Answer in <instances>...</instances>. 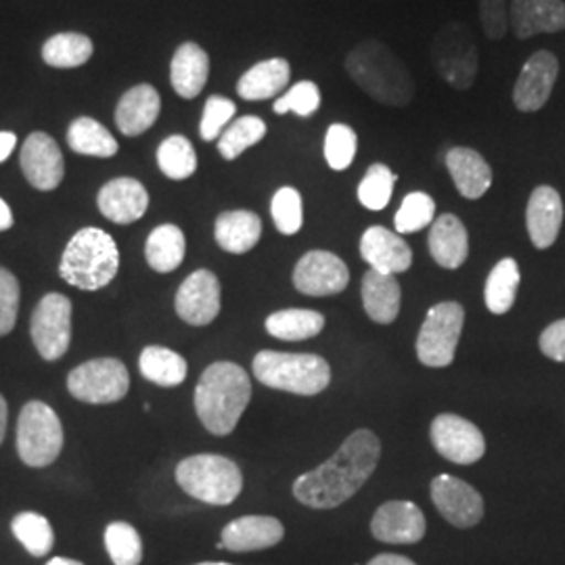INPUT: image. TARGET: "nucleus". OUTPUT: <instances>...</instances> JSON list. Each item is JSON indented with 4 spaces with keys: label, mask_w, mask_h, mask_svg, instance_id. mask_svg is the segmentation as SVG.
<instances>
[{
    "label": "nucleus",
    "mask_w": 565,
    "mask_h": 565,
    "mask_svg": "<svg viewBox=\"0 0 565 565\" xmlns=\"http://www.w3.org/2000/svg\"><path fill=\"white\" fill-rule=\"evenodd\" d=\"M434 221H436V203L427 193L415 191L404 198L401 210L394 216V226H396V233L408 235V233L422 231Z\"/></svg>",
    "instance_id": "obj_43"
},
{
    "label": "nucleus",
    "mask_w": 565,
    "mask_h": 565,
    "mask_svg": "<svg viewBox=\"0 0 565 565\" xmlns=\"http://www.w3.org/2000/svg\"><path fill=\"white\" fill-rule=\"evenodd\" d=\"M270 214L277 231L282 235H296L303 223L302 195L294 186H281L270 202Z\"/></svg>",
    "instance_id": "obj_44"
},
{
    "label": "nucleus",
    "mask_w": 565,
    "mask_h": 565,
    "mask_svg": "<svg viewBox=\"0 0 565 565\" xmlns=\"http://www.w3.org/2000/svg\"><path fill=\"white\" fill-rule=\"evenodd\" d=\"M482 30L490 41H503L509 30L507 0H478Z\"/></svg>",
    "instance_id": "obj_48"
},
{
    "label": "nucleus",
    "mask_w": 565,
    "mask_h": 565,
    "mask_svg": "<svg viewBox=\"0 0 565 565\" xmlns=\"http://www.w3.org/2000/svg\"><path fill=\"white\" fill-rule=\"evenodd\" d=\"M254 375L266 387L300 396L321 394L331 382L329 363L306 352L263 350L254 359Z\"/></svg>",
    "instance_id": "obj_5"
},
{
    "label": "nucleus",
    "mask_w": 565,
    "mask_h": 565,
    "mask_svg": "<svg viewBox=\"0 0 565 565\" xmlns=\"http://www.w3.org/2000/svg\"><path fill=\"white\" fill-rule=\"evenodd\" d=\"M345 74L364 95L387 107H406L415 99V81L404 61L380 41L359 42L343 61Z\"/></svg>",
    "instance_id": "obj_2"
},
{
    "label": "nucleus",
    "mask_w": 565,
    "mask_h": 565,
    "mask_svg": "<svg viewBox=\"0 0 565 565\" xmlns=\"http://www.w3.org/2000/svg\"><path fill=\"white\" fill-rule=\"evenodd\" d=\"M266 137V121L260 120L258 116H243L228 124L218 139V151L224 160L233 162L247 151L249 147L258 145Z\"/></svg>",
    "instance_id": "obj_38"
},
{
    "label": "nucleus",
    "mask_w": 565,
    "mask_h": 565,
    "mask_svg": "<svg viewBox=\"0 0 565 565\" xmlns=\"http://www.w3.org/2000/svg\"><path fill=\"white\" fill-rule=\"evenodd\" d=\"M361 256L373 270L384 275L404 273L413 264V252L408 243L404 242L398 233H392L385 226H371L364 231Z\"/></svg>",
    "instance_id": "obj_22"
},
{
    "label": "nucleus",
    "mask_w": 565,
    "mask_h": 565,
    "mask_svg": "<svg viewBox=\"0 0 565 565\" xmlns=\"http://www.w3.org/2000/svg\"><path fill=\"white\" fill-rule=\"evenodd\" d=\"M465 310L461 303H436L425 317L417 338V359L425 366H448L455 361V352L463 331Z\"/></svg>",
    "instance_id": "obj_9"
},
{
    "label": "nucleus",
    "mask_w": 565,
    "mask_h": 565,
    "mask_svg": "<svg viewBox=\"0 0 565 565\" xmlns=\"http://www.w3.org/2000/svg\"><path fill=\"white\" fill-rule=\"evenodd\" d=\"M539 345L546 359L565 364V319L548 324L541 333Z\"/></svg>",
    "instance_id": "obj_49"
},
{
    "label": "nucleus",
    "mask_w": 565,
    "mask_h": 565,
    "mask_svg": "<svg viewBox=\"0 0 565 565\" xmlns=\"http://www.w3.org/2000/svg\"><path fill=\"white\" fill-rule=\"evenodd\" d=\"M380 438L359 429L345 438L327 463L308 471L294 482V497L310 509H335L352 499L380 463Z\"/></svg>",
    "instance_id": "obj_1"
},
{
    "label": "nucleus",
    "mask_w": 565,
    "mask_h": 565,
    "mask_svg": "<svg viewBox=\"0 0 565 565\" xmlns=\"http://www.w3.org/2000/svg\"><path fill=\"white\" fill-rule=\"evenodd\" d=\"M252 401L249 375L239 364H210L195 387V411L203 427L214 436H228Z\"/></svg>",
    "instance_id": "obj_3"
},
{
    "label": "nucleus",
    "mask_w": 565,
    "mask_h": 565,
    "mask_svg": "<svg viewBox=\"0 0 565 565\" xmlns=\"http://www.w3.org/2000/svg\"><path fill=\"white\" fill-rule=\"evenodd\" d=\"M291 81V65L289 61L275 57V60L260 61L249 67L237 82V95L245 102H266L275 99L287 88Z\"/></svg>",
    "instance_id": "obj_28"
},
{
    "label": "nucleus",
    "mask_w": 565,
    "mask_h": 565,
    "mask_svg": "<svg viewBox=\"0 0 565 565\" xmlns=\"http://www.w3.org/2000/svg\"><path fill=\"white\" fill-rule=\"evenodd\" d=\"M350 281V270L331 252L324 249H312L303 254L300 263L294 268V285L303 296L312 298H324L342 294Z\"/></svg>",
    "instance_id": "obj_13"
},
{
    "label": "nucleus",
    "mask_w": 565,
    "mask_h": 565,
    "mask_svg": "<svg viewBox=\"0 0 565 565\" xmlns=\"http://www.w3.org/2000/svg\"><path fill=\"white\" fill-rule=\"evenodd\" d=\"M396 182L398 174H394L385 163H373L359 184V202L373 212L384 210L392 200Z\"/></svg>",
    "instance_id": "obj_41"
},
{
    "label": "nucleus",
    "mask_w": 565,
    "mask_h": 565,
    "mask_svg": "<svg viewBox=\"0 0 565 565\" xmlns=\"http://www.w3.org/2000/svg\"><path fill=\"white\" fill-rule=\"evenodd\" d=\"M177 315L193 327L210 324L221 315V281L212 270L200 268L177 291Z\"/></svg>",
    "instance_id": "obj_16"
},
{
    "label": "nucleus",
    "mask_w": 565,
    "mask_h": 565,
    "mask_svg": "<svg viewBox=\"0 0 565 565\" xmlns=\"http://www.w3.org/2000/svg\"><path fill=\"white\" fill-rule=\"evenodd\" d=\"M32 342L44 361H60L72 342V302L63 294H46L30 323Z\"/></svg>",
    "instance_id": "obj_11"
},
{
    "label": "nucleus",
    "mask_w": 565,
    "mask_h": 565,
    "mask_svg": "<svg viewBox=\"0 0 565 565\" xmlns=\"http://www.w3.org/2000/svg\"><path fill=\"white\" fill-rule=\"evenodd\" d=\"M120 268V249L116 239L103 228H82L63 252L61 279L84 291H97L116 279Z\"/></svg>",
    "instance_id": "obj_4"
},
{
    "label": "nucleus",
    "mask_w": 565,
    "mask_h": 565,
    "mask_svg": "<svg viewBox=\"0 0 565 565\" xmlns=\"http://www.w3.org/2000/svg\"><path fill=\"white\" fill-rule=\"evenodd\" d=\"M93 51L95 46L88 36L76 34V32H61L44 42L42 60L51 67L72 70V67H81L90 60Z\"/></svg>",
    "instance_id": "obj_36"
},
{
    "label": "nucleus",
    "mask_w": 565,
    "mask_h": 565,
    "mask_svg": "<svg viewBox=\"0 0 565 565\" xmlns=\"http://www.w3.org/2000/svg\"><path fill=\"white\" fill-rule=\"evenodd\" d=\"M162 111L160 93L151 84H137L121 95L116 107V124L121 135L139 137L147 132Z\"/></svg>",
    "instance_id": "obj_24"
},
{
    "label": "nucleus",
    "mask_w": 565,
    "mask_h": 565,
    "mask_svg": "<svg viewBox=\"0 0 565 565\" xmlns=\"http://www.w3.org/2000/svg\"><path fill=\"white\" fill-rule=\"evenodd\" d=\"M97 205L107 221L116 224L137 223L149 207V193L137 179H114L103 184Z\"/></svg>",
    "instance_id": "obj_21"
},
{
    "label": "nucleus",
    "mask_w": 565,
    "mask_h": 565,
    "mask_svg": "<svg viewBox=\"0 0 565 565\" xmlns=\"http://www.w3.org/2000/svg\"><path fill=\"white\" fill-rule=\"evenodd\" d=\"M431 445L446 461L471 465L484 457L482 431L459 415H438L431 424Z\"/></svg>",
    "instance_id": "obj_12"
},
{
    "label": "nucleus",
    "mask_w": 565,
    "mask_h": 565,
    "mask_svg": "<svg viewBox=\"0 0 565 565\" xmlns=\"http://www.w3.org/2000/svg\"><path fill=\"white\" fill-rule=\"evenodd\" d=\"M559 76V60L551 51H536L525 61L515 88H513V105L522 114H534L545 107L555 82Z\"/></svg>",
    "instance_id": "obj_15"
},
{
    "label": "nucleus",
    "mask_w": 565,
    "mask_h": 565,
    "mask_svg": "<svg viewBox=\"0 0 565 565\" xmlns=\"http://www.w3.org/2000/svg\"><path fill=\"white\" fill-rule=\"evenodd\" d=\"M431 501L448 524L473 527L484 518L482 494L461 478L443 473L431 482Z\"/></svg>",
    "instance_id": "obj_14"
},
{
    "label": "nucleus",
    "mask_w": 565,
    "mask_h": 565,
    "mask_svg": "<svg viewBox=\"0 0 565 565\" xmlns=\"http://www.w3.org/2000/svg\"><path fill=\"white\" fill-rule=\"evenodd\" d=\"M186 252L184 233L177 224H162L151 231L145 243V258L158 273H172L181 266Z\"/></svg>",
    "instance_id": "obj_31"
},
{
    "label": "nucleus",
    "mask_w": 565,
    "mask_h": 565,
    "mask_svg": "<svg viewBox=\"0 0 565 565\" xmlns=\"http://www.w3.org/2000/svg\"><path fill=\"white\" fill-rule=\"evenodd\" d=\"M105 548L114 565H139L142 562V541L139 532L126 522H114L105 530Z\"/></svg>",
    "instance_id": "obj_40"
},
{
    "label": "nucleus",
    "mask_w": 565,
    "mask_h": 565,
    "mask_svg": "<svg viewBox=\"0 0 565 565\" xmlns=\"http://www.w3.org/2000/svg\"><path fill=\"white\" fill-rule=\"evenodd\" d=\"M177 482L205 505L224 507L242 494L243 476L237 463L223 455H193L177 467Z\"/></svg>",
    "instance_id": "obj_6"
},
{
    "label": "nucleus",
    "mask_w": 565,
    "mask_h": 565,
    "mask_svg": "<svg viewBox=\"0 0 565 565\" xmlns=\"http://www.w3.org/2000/svg\"><path fill=\"white\" fill-rule=\"evenodd\" d=\"M158 166L172 181H184L198 170V153L182 135H172L158 149Z\"/></svg>",
    "instance_id": "obj_37"
},
{
    "label": "nucleus",
    "mask_w": 565,
    "mask_h": 565,
    "mask_svg": "<svg viewBox=\"0 0 565 565\" xmlns=\"http://www.w3.org/2000/svg\"><path fill=\"white\" fill-rule=\"evenodd\" d=\"M403 302V289L394 275L369 270L363 277L364 312L375 323L390 324L396 321Z\"/></svg>",
    "instance_id": "obj_29"
},
{
    "label": "nucleus",
    "mask_w": 565,
    "mask_h": 565,
    "mask_svg": "<svg viewBox=\"0 0 565 565\" xmlns=\"http://www.w3.org/2000/svg\"><path fill=\"white\" fill-rule=\"evenodd\" d=\"M210 76V57L198 42H184L170 63V82L182 99H195Z\"/></svg>",
    "instance_id": "obj_26"
},
{
    "label": "nucleus",
    "mask_w": 565,
    "mask_h": 565,
    "mask_svg": "<svg viewBox=\"0 0 565 565\" xmlns=\"http://www.w3.org/2000/svg\"><path fill=\"white\" fill-rule=\"evenodd\" d=\"M67 142L72 151L81 156H93V158H114L120 149L114 135L103 124L86 116L70 124Z\"/></svg>",
    "instance_id": "obj_34"
},
{
    "label": "nucleus",
    "mask_w": 565,
    "mask_h": 565,
    "mask_svg": "<svg viewBox=\"0 0 565 565\" xmlns=\"http://www.w3.org/2000/svg\"><path fill=\"white\" fill-rule=\"evenodd\" d=\"M509 25L518 41L565 30L564 0H511Z\"/></svg>",
    "instance_id": "obj_19"
},
{
    "label": "nucleus",
    "mask_w": 565,
    "mask_h": 565,
    "mask_svg": "<svg viewBox=\"0 0 565 565\" xmlns=\"http://www.w3.org/2000/svg\"><path fill=\"white\" fill-rule=\"evenodd\" d=\"M371 534L390 545H415L425 536L424 511L411 501H390L375 511Z\"/></svg>",
    "instance_id": "obj_18"
},
{
    "label": "nucleus",
    "mask_w": 565,
    "mask_h": 565,
    "mask_svg": "<svg viewBox=\"0 0 565 565\" xmlns=\"http://www.w3.org/2000/svg\"><path fill=\"white\" fill-rule=\"evenodd\" d=\"M431 63L448 86L467 90L478 76V49L463 23L452 21L440 28L431 41Z\"/></svg>",
    "instance_id": "obj_8"
},
{
    "label": "nucleus",
    "mask_w": 565,
    "mask_h": 565,
    "mask_svg": "<svg viewBox=\"0 0 565 565\" xmlns=\"http://www.w3.org/2000/svg\"><path fill=\"white\" fill-rule=\"evenodd\" d=\"M15 145H18V137L13 132L0 130V163L7 162L11 158Z\"/></svg>",
    "instance_id": "obj_50"
},
{
    "label": "nucleus",
    "mask_w": 565,
    "mask_h": 565,
    "mask_svg": "<svg viewBox=\"0 0 565 565\" xmlns=\"http://www.w3.org/2000/svg\"><path fill=\"white\" fill-rule=\"evenodd\" d=\"M20 312V281L0 266V338L11 333Z\"/></svg>",
    "instance_id": "obj_47"
},
{
    "label": "nucleus",
    "mask_w": 565,
    "mask_h": 565,
    "mask_svg": "<svg viewBox=\"0 0 565 565\" xmlns=\"http://www.w3.org/2000/svg\"><path fill=\"white\" fill-rule=\"evenodd\" d=\"M198 565H231V564H223V562H216V564H198Z\"/></svg>",
    "instance_id": "obj_55"
},
{
    "label": "nucleus",
    "mask_w": 565,
    "mask_h": 565,
    "mask_svg": "<svg viewBox=\"0 0 565 565\" xmlns=\"http://www.w3.org/2000/svg\"><path fill=\"white\" fill-rule=\"evenodd\" d=\"M446 168L465 200H480L492 186V168L482 153L469 147H455L446 153Z\"/></svg>",
    "instance_id": "obj_25"
},
{
    "label": "nucleus",
    "mask_w": 565,
    "mask_h": 565,
    "mask_svg": "<svg viewBox=\"0 0 565 565\" xmlns=\"http://www.w3.org/2000/svg\"><path fill=\"white\" fill-rule=\"evenodd\" d=\"M130 375L118 359H95L76 366L67 377L70 394L88 404H111L128 394Z\"/></svg>",
    "instance_id": "obj_10"
},
{
    "label": "nucleus",
    "mask_w": 565,
    "mask_h": 565,
    "mask_svg": "<svg viewBox=\"0 0 565 565\" xmlns=\"http://www.w3.org/2000/svg\"><path fill=\"white\" fill-rule=\"evenodd\" d=\"M285 536V527L277 518L268 515H245L224 525L221 548H228L233 553H247V551H263L279 545Z\"/></svg>",
    "instance_id": "obj_23"
},
{
    "label": "nucleus",
    "mask_w": 565,
    "mask_h": 565,
    "mask_svg": "<svg viewBox=\"0 0 565 565\" xmlns=\"http://www.w3.org/2000/svg\"><path fill=\"white\" fill-rule=\"evenodd\" d=\"M366 565H417L413 559L404 557V555H394V553H382L377 557H373Z\"/></svg>",
    "instance_id": "obj_51"
},
{
    "label": "nucleus",
    "mask_w": 565,
    "mask_h": 565,
    "mask_svg": "<svg viewBox=\"0 0 565 565\" xmlns=\"http://www.w3.org/2000/svg\"><path fill=\"white\" fill-rule=\"evenodd\" d=\"M46 565H84L81 562H76V559H67V557H55V559H51Z\"/></svg>",
    "instance_id": "obj_54"
},
{
    "label": "nucleus",
    "mask_w": 565,
    "mask_h": 565,
    "mask_svg": "<svg viewBox=\"0 0 565 565\" xmlns=\"http://www.w3.org/2000/svg\"><path fill=\"white\" fill-rule=\"evenodd\" d=\"M139 369L145 380L162 387L181 385L186 380V371H189L186 361L179 352L162 345L145 348L139 359Z\"/></svg>",
    "instance_id": "obj_33"
},
{
    "label": "nucleus",
    "mask_w": 565,
    "mask_h": 565,
    "mask_svg": "<svg viewBox=\"0 0 565 565\" xmlns=\"http://www.w3.org/2000/svg\"><path fill=\"white\" fill-rule=\"evenodd\" d=\"M564 223V202L562 195L548 186L541 184L532 191L525 207V226L530 242L536 249H548L557 242Z\"/></svg>",
    "instance_id": "obj_20"
},
{
    "label": "nucleus",
    "mask_w": 565,
    "mask_h": 565,
    "mask_svg": "<svg viewBox=\"0 0 565 565\" xmlns=\"http://www.w3.org/2000/svg\"><path fill=\"white\" fill-rule=\"evenodd\" d=\"M237 114V105L226 99L223 95H212L205 107H203L202 124H200V135L203 141H216L221 139L228 124L233 121Z\"/></svg>",
    "instance_id": "obj_46"
},
{
    "label": "nucleus",
    "mask_w": 565,
    "mask_h": 565,
    "mask_svg": "<svg viewBox=\"0 0 565 565\" xmlns=\"http://www.w3.org/2000/svg\"><path fill=\"white\" fill-rule=\"evenodd\" d=\"M11 226H13V212H11L7 202L0 198V233L9 231Z\"/></svg>",
    "instance_id": "obj_52"
},
{
    "label": "nucleus",
    "mask_w": 565,
    "mask_h": 565,
    "mask_svg": "<svg viewBox=\"0 0 565 565\" xmlns=\"http://www.w3.org/2000/svg\"><path fill=\"white\" fill-rule=\"evenodd\" d=\"M21 170L28 182L39 191H53L65 174L60 145L46 132H32L21 147Z\"/></svg>",
    "instance_id": "obj_17"
},
{
    "label": "nucleus",
    "mask_w": 565,
    "mask_h": 565,
    "mask_svg": "<svg viewBox=\"0 0 565 565\" xmlns=\"http://www.w3.org/2000/svg\"><path fill=\"white\" fill-rule=\"evenodd\" d=\"M11 530H13L15 539L20 541L23 548L34 557L49 555L51 548L55 545V534H53L51 522L39 513H32V511L20 513L13 520Z\"/></svg>",
    "instance_id": "obj_39"
},
{
    "label": "nucleus",
    "mask_w": 565,
    "mask_h": 565,
    "mask_svg": "<svg viewBox=\"0 0 565 565\" xmlns=\"http://www.w3.org/2000/svg\"><path fill=\"white\" fill-rule=\"evenodd\" d=\"M7 417H9V408H7V401L0 394V445H2L4 434H7Z\"/></svg>",
    "instance_id": "obj_53"
},
{
    "label": "nucleus",
    "mask_w": 565,
    "mask_h": 565,
    "mask_svg": "<svg viewBox=\"0 0 565 565\" xmlns=\"http://www.w3.org/2000/svg\"><path fill=\"white\" fill-rule=\"evenodd\" d=\"M520 281V266L513 258H503L490 270L486 279L484 298L486 306L492 315H507L513 308Z\"/></svg>",
    "instance_id": "obj_35"
},
{
    "label": "nucleus",
    "mask_w": 565,
    "mask_h": 565,
    "mask_svg": "<svg viewBox=\"0 0 565 565\" xmlns=\"http://www.w3.org/2000/svg\"><path fill=\"white\" fill-rule=\"evenodd\" d=\"M263 235V221L258 214L247 210L223 212L216 218L214 237L228 254H247L254 249Z\"/></svg>",
    "instance_id": "obj_30"
},
{
    "label": "nucleus",
    "mask_w": 565,
    "mask_h": 565,
    "mask_svg": "<svg viewBox=\"0 0 565 565\" xmlns=\"http://www.w3.org/2000/svg\"><path fill=\"white\" fill-rule=\"evenodd\" d=\"M429 254L443 268L455 270L469 256V235L465 224L455 214H443L431 223Z\"/></svg>",
    "instance_id": "obj_27"
},
{
    "label": "nucleus",
    "mask_w": 565,
    "mask_h": 565,
    "mask_svg": "<svg viewBox=\"0 0 565 565\" xmlns=\"http://www.w3.org/2000/svg\"><path fill=\"white\" fill-rule=\"evenodd\" d=\"M63 448V427L49 404L32 401L21 408L18 424V452L30 467L53 463Z\"/></svg>",
    "instance_id": "obj_7"
},
{
    "label": "nucleus",
    "mask_w": 565,
    "mask_h": 565,
    "mask_svg": "<svg viewBox=\"0 0 565 565\" xmlns=\"http://www.w3.org/2000/svg\"><path fill=\"white\" fill-rule=\"evenodd\" d=\"M359 149V137L348 124H331L324 135V160L331 170H348Z\"/></svg>",
    "instance_id": "obj_42"
},
{
    "label": "nucleus",
    "mask_w": 565,
    "mask_h": 565,
    "mask_svg": "<svg viewBox=\"0 0 565 565\" xmlns=\"http://www.w3.org/2000/svg\"><path fill=\"white\" fill-rule=\"evenodd\" d=\"M321 102H323L321 88L312 81H302L294 84L282 97H279L273 105V109L279 116L294 111L300 118H310L312 114L319 111Z\"/></svg>",
    "instance_id": "obj_45"
},
{
    "label": "nucleus",
    "mask_w": 565,
    "mask_h": 565,
    "mask_svg": "<svg viewBox=\"0 0 565 565\" xmlns=\"http://www.w3.org/2000/svg\"><path fill=\"white\" fill-rule=\"evenodd\" d=\"M324 327V317L317 310L289 308L279 310L266 319V331L285 342H300L317 338Z\"/></svg>",
    "instance_id": "obj_32"
}]
</instances>
